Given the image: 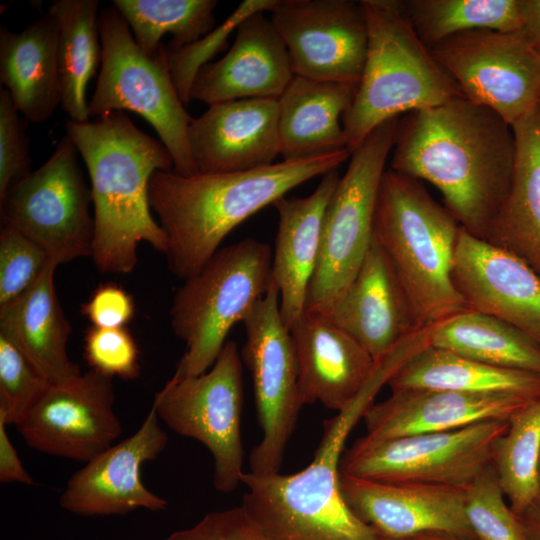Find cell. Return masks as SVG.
<instances>
[{"label": "cell", "instance_id": "16", "mask_svg": "<svg viewBox=\"0 0 540 540\" xmlns=\"http://www.w3.org/2000/svg\"><path fill=\"white\" fill-rule=\"evenodd\" d=\"M112 378L94 370L52 384L17 426L43 453L88 462L122 434Z\"/></svg>", "mask_w": 540, "mask_h": 540}, {"label": "cell", "instance_id": "20", "mask_svg": "<svg viewBox=\"0 0 540 540\" xmlns=\"http://www.w3.org/2000/svg\"><path fill=\"white\" fill-rule=\"evenodd\" d=\"M320 316L351 335L376 364L424 328L391 262L374 237L352 282Z\"/></svg>", "mask_w": 540, "mask_h": 540}, {"label": "cell", "instance_id": "41", "mask_svg": "<svg viewBox=\"0 0 540 540\" xmlns=\"http://www.w3.org/2000/svg\"><path fill=\"white\" fill-rule=\"evenodd\" d=\"M26 119L19 117L7 89L0 90V201L31 171Z\"/></svg>", "mask_w": 540, "mask_h": 540}, {"label": "cell", "instance_id": "22", "mask_svg": "<svg viewBox=\"0 0 540 540\" xmlns=\"http://www.w3.org/2000/svg\"><path fill=\"white\" fill-rule=\"evenodd\" d=\"M263 13L243 20L230 50L220 60L200 69L192 84L190 100L211 105L280 97L295 74L282 37Z\"/></svg>", "mask_w": 540, "mask_h": 540}, {"label": "cell", "instance_id": "45", "mask_svg": "<svg viewBox=\"0 0 540 540\" xmlns=\"http://www.w3.org/2000/svg\"><path fill=\"white\" fill-rule=\"evenodd\" d=\"M522 29L529 42L540 51V0H520Z\"/></svg>", "mask_w": 540, "mask_h": 540}, {"label": "cell", "instance_id": "24", "mask_svg": "<svg viewBox=\"0 0 540 540\" xmlns=\"http://www.w3.org/2000/svg\"><path fill=\"white\" fill-rule=\"evenodd\" d=\"M290 332L303 405L319 402L330 410H344L371 380L378 364L351 335L323 316L305 312Z\"/></svg>", "mask_w": 540, "mask_h": 540}, {"label": "cell", "instance_id": "10", "mask_svg": "<svg viewBox=\"0 0 540 540\" xmlns=\"http://www.w3.org/2000/svg\"><path fill=\"white\" fill-rule=\"evenodd\" d=\"M507 420L388 439L358 438L343 453L340 473L389 483L466 487L493 465Z\"/></svg>", "mask_w": 540, "mask_h": 540}, {"label": "cell", "instance_id": "8", "mask_svg": "<svg viewBox=\"0 0 540 540\" xmlns=\"http://www.w3.org/2000/svg\"><path fill=\"white\" fill-rule=\"evenodd\" d=\"M102 47L100 73L88 103L92 117L129 110L143 117L171 154L174 171L196 174L186 112L173 83L166 47L148 55L136 43L128 24L113 6L99 14Z\"/></svg>", "mask_w": 540, "mask_h": 540}, {"label": "cell", "instance_id": "13", "mask_svg": "<svg viewBox=\"0 0 540 540\" xmlns=\"http://www.w3.org/2000/svg\"><path fill=\"white\" fill-rule=\"evenodd\" d=\"M242 323L245 342L240 354L251 374L262 429V438L250 453V472L277 473L304 405L295 345L280 313L279 291L273 278L265 296Z\"/></svg>", "mask_w": 540, "mask_h": 540}, {"label": "cell", "instance_id": "31", "mask_svg": "<svg viewBox=\"0 0 540 540\" xmlns=\"http://www.w3.org/2000/svg\"><path fill=\"white\" fill-rule=\"evenodd\" d=\"M98 9L97 0H56L48 9L58 25L60 104L73 122L90 117L87 85L102 57Z\"/></svg>", "mask_w": 540, "mask_h": 540}, {"label": "cell", "instance_id": "2", "mask_svg": "<svg viewBox=\"0 0 540 540\" xmlns=\"http://www.w3.org/2000/svg\"><path fill=\"white\" fill-rule=\"evenodd\" d=\"M350 156L346 149L231 173L155 171L148 200L167 238L169 269L186 280L209 261L235 227L296 186L337 169Z\"/></svg>", "mask_w": 540, "mask_h": 540}, {"label": "cell", "instance_id": "14", "mask_svg": "<svg viewBox=\"0 0 540 540\" xmlns=\"http://www.w3.org/2000/svg\"><path fill=\"white\" fill-rule=\"evenodd\" d=\"M430 51L466 99L511 126L540 106V51L521 31H467Z\"/></svg>", "mask_w": 540, "mask_h": 540}, {"label": "cell", "instance_id": "27", "mask_svg": "<svg viewBox=\"0 0 540 540\" xmlns=\"http://www.w3.org/2000/svg\"><path fill=\"white\" fill-rule=\"evenodd\" d=\"M51 261L22 296L0 308V334L15 344L52 383L82 372L68 355L71 326L58 299Z\"/></svg>", "mask_w": 540, "mask_h": 540}, {"label": "cell", "instance_id": "6", "mask_svg": "<svg viewBox=\"0 0 540 540\" xmlns=\"http://www.w3.org/2000/svg\"><path fill=\"white\" fill-rule=\"evenodd\" d=\"M368 46L354 100L342 116L350 153L383 122L464 97L421 41L399 0H361Z\"/></svg>", "mask_w": 540, "mask_h": 540}, {"label": "cell", "instance_id": "19", "mask_svg": "<svg viewBox=\"0 0 540 540\" xmlns=\"http://www.w3.org/2000/svg\"><path fill=\"white\" fill-rule=\"evenodd\" d=\"M453 281L469 309L510 324L540 346V275L522 259L461 227Z\"/></svg>", "mask_w": 540, "mask_h": 540}, {"label": "cell", "instance_id": "32", "mask_svg": "<svg viewBox=\"0 0 540 540\" xmlns=\"http://www.w3.org/2000/svg\"><path fill=\"white\" fill-rule=\"evenodd\" d=\"M429 345L475 361L540 376V346L510 324L467 309L431 326Z\"/></svg>", "mask_w": 540, "mask_h": 540}, {"label": "cell", "instance_id": "18", "mask_svg": "<svg viewBox=\"0 0 540 540\" xmlns=\"http://www.w3.org/2000/svg\"><path fill=\"white\" fill-rule=\"evenodd\" d=\"M340 489L353 514L381 539L445 532L475 540L465 513V487L389 483L340 473Z\"/></svg>", "mask_w": 540, "mask_h": 540}, {"label": "cell", "instance_id": "23", "mask_svg": "<svg viewBox=\"0 0 540 540\" xmlns=\"http://www.w3.org/2000/svg\"><path fill=\"white\" fill-rule=\"evenodd\" d=\"M534 398L515 393L408 389L393 391L384 401L371 404L362 419L367 437L388 439L508 421Z\"/></svg>", "mask_w": 540, "mask_h": 540}, {"label": "cell", "instance_id": "4", "mask_svg": "<svg viewBox=\"0 0 540 540\" xmlns=\"http://www.w3.org/2000/svg\"><path fill=\"white\" fill-rule=\"evenodd\" d=\"M380 386L369 382L344 410L324 422L313 460L293 474L244 472L241 506L268 540H381L347 506L340 489L346 440L373 404Z\"/></svg>", "mask_w": 540, "mask_h": 540}, {"label": "cell", "instance_id": "42", "mask_svg": "<svg viewBox=\"0 0 540 540\" xmlns=\"http://www.w3.org/2000/svg\"><path fill=\"white\" fill-rule=\"evenodd\" d=\"M163 540H268L246 510L235 507L206 514L195 525Z\"/></svg>", "mask_w": 540, "mask_h": 540}, {"label": "cell", "instance_id": "35", "mask_svg": "<svg viewBox=\"0 0 540 540\" xmlns=\"http://www.w3.org/2000/svg\"><path fill=\"white\" fill-rule=\"evenodd\" d=\"M500 438L493 466L500 487L516 515L534 499L540 467V395L508 420Z\"/></svg>", "mask_w": 540, "mask_h": 540}, {"label": "cell", "instance_id": "17", "mask_svg": "<svg viewBox=\"0 0 540 540\" xmlns=\"http://www.w3.org/2000/svg\"><path fill=\"white\" fill-rule=\"evenodd\" d=\"M167 442L168 435L152 405L132 436L101 452L71 476L60 496V506L84 516L124 514L138 508L165 510L167 500L142 483L141 467L155 460Z\"/></svg>", "mask_w": 540, "mask_h": 540}, {"label": "cell", "instance_id": "47", "mask_svg": "<svg viewBox=\"0 0 540 540\" xmlns=\"http://www.w3.org/2000/svg\"><path fill=\"white\" fill-rule=\"evenodd\" d=\"M384 540V539H381ZM398 540H471L452 533L426 532Z\"/></svg>", "mask_w": 540, "mask_h": 540}, {"label": "cell", "instance_id": "15", "mask_svg": "<svg viewBox=\"0 0 540 540\" xmlns=\"http://www.w3.org/2000/svg\"><path fill=\"white\" fill-rule=\"evenodd\" d=\"M270 20L287 47L295 75L359 83L368 46L360 1L278 0Z\"/></svg>", "mask_w": 540, "mask_h": 540}, {"label": "cell", "instance_id": "39", "mask_svg": "<svg viewBox=\"0 0 540 540\" xmlns=\"http://www.w3.org/2000/svg\"><path fill=\"white\" fill-rule=\"evenodd\" d=\"M51 261L33 240L15 228L1 224L0 308L28 291Z\"/></svg>", "mask_w": 540, "mask_h": 540}, {"label": "cell", "instance_id": "21", "mask_svg": "<svg viewBox=\"0 0 540 540\" xmlns=\"http://www.w3.org/2000/svg\"><path fill=\"white\" fill-rule=\"evenodd\" d=\"M188 137L197 173L241 172L272 165L280 155L277 99L211 104L193 118Z\"/></svg>", "mask_w": 540, "mask_h": 540}, {"label": "cell", "instance_id": "5", "mask_svg": "<svg viewBox=\"0 0 540 540\" xmlns=\"http://www.w3.org/2000/svg\"><path fill=\"white\" fill-rule=\"evenodd\" d=\"M460 228L422 181L385 170L375 208L374 238L424 328L469 309L453 281Z\"/></svg>", "mask_w": 540, "mask_h": 540}, {"label": "cell", "instance_id": "40", "mask_svg": "<svg viewBox=\"0 0 540 540\" xmlns=\"http://www.w3.org/2000/svg\"><path fill=\"white\" fill-rule=\"evenodd\" d=\"M84 358L94 370L107 377L135 379L140 374V355L136 340L126 327L87 329Z\"/></svg>", "mask_w": 540, "mask_h": 540}, {"label": "cell", "instance_id": "29", "mask_svg": "<svg viewBox=\"0 0 540 540\" xmlns=\"http://www.w3.org/2000/svg\"><path fill=\"white\" fill-rule=\"evenodd\" d=\"M512 128V181L486 241L516 255L540 275V106Z\"/></svg>", "mask_w": 540, "mask_h": 540}, {"label": "cell", "instance_id": "33", "mask_svg": "<svg viewBox=\"0 0 540 540\" xmlns=\"http://www.w3.org/2000/svg\"><path fill=\"white\" fill-rule=\"evenodd\" d=\"M400 3L414 31L429 49L467 31L522 29L520 0H400Z\"/></svg>", "mask_w": 540, "mask_h": 540}, {"label": "cell", "instance_id": "25", "mask_svg": "<svg viewBox=\"0 0 540 540\" xmlns=\"http://www.w3.org/2000/svg\"><path fill=\"white\" fill-rule=\"evenodd\" d=\"M340 175L325 173L305 197H282L273 206L278 227L272 256V278L278 288L280 313L291 330L306 310L307 294L317 265L323 215Z\"/></svg>", "mask_w": 540, "mask_h": 540}, {"label": "cell", "instance_id": "12", "mask_svg": "<svg viewBox=\"0 0 540 540\" xmlns=\"http://www.w3.org/2000/svg\"><path fill=\"white\" fill-rule=\"evenodd\" d=\"M77 153L66 134L48 160L0 201L1 224L33 240L58 264L91 257L92 253V194Z\"/></svg>", "mask_w": 540, "mask_h": 540}, {"label": "cell", "instance_id": "7", "mask_svg": "<svg viewBox=\"0 0 540 540\" xmlns=\"http://www.w3.org/2000/svg\"><path fill=\"white\" fill-rule=\"evenodd\" d=\"M272 256L270 245L245 238L220 248L184 280L170 308L171 328L185 343L174 375L197 376L212 367L232 327L267 293Z\"/></svg>", "mask_w": 540, "mask_h": 540}, {"label": "cell", "instance_id": "3", "mask_svg": "<svg viewBox=\"0 0 540 540\" xmlns=\"http://www.w3.org/2000/svg\"><path fill=\"white\" fill-rule=\"evenodd\" d=\"M66 131L90 178L94 209L91 258L96 268L102 273L132 272L141 242L165 255L167 238L152 215L148 185L155 171L174 170L166 146L138 129L123 111L83 123L69 120Z\"/></svg>", "mask_w": 540, "mask_h": 540}, {"label": "cell", "instance_id": "11", "mask_svg": "<svg viewBox=\"0 0 540 540\" xmlns=\"http://www.w3.org/2000/svg\"><path fill=\"white\" fill-rule=\"evenodd\" d=\"M159 419L179 435L201 442L213 457V484L220 492L241 484L243 445L242 359L234 341H227L203 374L176 376L156 394Z\"/></svg>", "mask_w": 540, "mask_h": 540}, {"label": "cell", "instance_id": "46", "mask_svg": "<svg viewBox=\"0 0 540 540\" xmlns=\"http://www.w3.org/2000/svg\"><path fill=\"white\" fill-rule=\"evenodd\" d=\"M530 540H540V467L537 493L529 506L517 515Z\"/></svg>", "mask_w": 540, "mask_h": 540}, {"label": "cell", "instance_id": "38", "mask_svg": "<svg viewBox=\"0 0 540 540\" xmlns=\"http://www.w3.org/2000/svg\"><path fill=\"white\" fill-rule=\"evenodd\" d=\"M52 383L7 337L0 334V416L16 427Z\"/></svg>", "mask_w": 540, "mask_h": 540}, {"label": "cell", "instance_id": "36", "mask_svg": "<svg viewBox=\"0 0 540 540\" xmlns=\"http://www.w3.org/2000/svg\"><path fill=\"white\" fill-rule=\"evenodd\" d=\"M491 465L465 487V513L475 540H530Z\"/></svg>", "mask_w": 540, "mask_h": 540}, {"label": "cell", "instance_id": "28", "mask_svg": "<svg viewBox=\"0 0 540 540\" xmlns=\"http://www.w3.org/2000/svg\"><path fill=\"white\" fill-rule=\"evenodd\" d=\"M58 25L47 11L19 33L0 28V80L17 110L33 123L48 120L61 102Z\"/></svg>", "mask_w": 540, "mask_h": 540}, {"label": "cell", "instance_id": "1", "mask_svg": "<svg viewBox=\"0 0 540 540\" xmlns=\"http://www.w3.org/2000/svg\"><path fill=\"white\" fill-rule=\"evenodd\" d=\"M513 128L465 97L399 117L390 169L432 184L468 233L487 240L508 194Z\"/></svg>", "mask_w": 540, "mask_h": 540}, {"label": "cell", "instance_id": "34", "mask_svg": "<svg viewBox=\"0 0 540 540\" xmlns=\"http://www.w3.org/2000/svg\"><path fill=\"white\" fill-rule=\"evenodd\" d=\"M113 6L129 26L138 46L154 55L166 35L168 50L196 42L214 29L215 0H114Z\"/></svg>", "mask_w": 540, "mask_h": 540}, {"label": "cell", "instance_id": "37", "mask_svg": "<svg viewBox=\"0 0 540 540\" xmlns=\"http://www.w3.org/2000/svg\"><path fill=\"white\" fill-rule=\"evenodd\" d=\"M277 3L278 0H245L219 27L196 42L176 50L166 48L170 74L184 105L191 101L192 84L200 69L227 47L229 35L239 24L252 14L271 12Z\"/></svg>", "mask_w": 540, "mask_h": 540}, {"label": "cell", "instance_id": "9", "mask_svg": "<svg viewBox=\"0 0 540 540\" xmlns=\"http://www.w3.org/2000/svg\"><path fill=\"white\" fill-rule=\"evenodd\" d=\"M398 119L377 126L351 153L323 215L319 257L305 312H327L352 282L370 249L379 188Z\"/></svg>", "mask_w": 540, "mask_h": 540}, {"label": "cell", "instance_id": "43", "mask_svg": "<svg viewBox=\"0 0 540 540\" xmlns=\"http://www.w3.org/2000/svg\"><path fill=\"white\" fill-rule=\"evenodd\" d=\"M81 313L93 327L122 328L133 319V296L117 283L100 284L81 305Z\"/></svg>", "mask_w": 540, "mask_h": 540}, {"label": "cell", "instance_id": "44", "mask_svg": "<svg viewBox=\"0 0 540 540\" xmlns=\"http://www.w3.org/2000/svg\"><path fill=\"white\" fill-rule=\"evenodd\" d=\"M0 481L33 485L34 480L24 468L7 432L5 420L0 416Z\"/></svg>", "mask_w": 540, "mask_h": 540}, {"label": "cell", "instance_id": "26", "mask_svg": "<svg viewBox=\"0 0 540 540\" xmlns=\"http://www.w3.org/2000/svg\"><path fill=\"white\" fill-rule=\"evenodd\" d=\"M357 86L294 75L277 98L279 153L283 160L346 150L342 116L352 104Z\"/></svg>", "mask_w": 540, "mask_h": 540}, {"label": "cell", "instance_id": "30", "mask_svg": "<svg viewBox=\"0 0 540 540\" xmlns=\"http://www.w3.org/2000/svg\"><path fill=\"white\" fill-rule=\"evenodd\" d=\"M387 384L392 392L430 389L540 395L539 375L487 365L429 344L410 356Z\"/></svg>", "mask_w": 540, "mask_h": 540}]
</instances>
